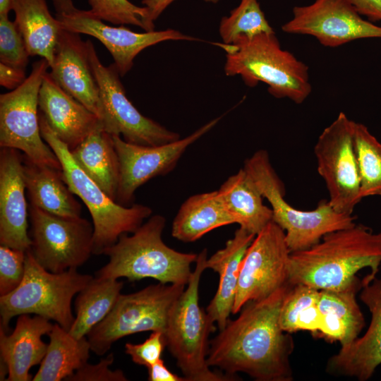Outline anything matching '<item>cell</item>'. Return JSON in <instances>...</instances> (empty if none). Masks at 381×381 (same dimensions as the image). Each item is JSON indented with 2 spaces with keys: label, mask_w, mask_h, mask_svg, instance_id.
Here are the masks:
<instances>
[{
  "label": "cell",
  "mask_w": 381,
  "mask_h": 381,
  "mask_svg": "<svg viewBox=\"0 0 381 381\" xmlns=\"http://www.w3.org/2000/svg\"><path fill=\"white\" fill-rule=\"evenodd\" d=\"M165 346L164 332L155 331L152 332L143 343L127 342L125 345V351L133 363L148 368L162 358Z\"/></svg>",
  "instance_id": "74e56055"
},
{
  "label": "cell",
  "mask_w": 381,
  "mask_h": 381,
  "mask_svg": "<svg viewBox=\"0 0 381 381\" xmlns=\"http://www.w3.org/2000/svg\"><path fill=\"white\" fill-rule=\"evenodd\" d=\"M183 284H152L119 296L107 316L87 335L91 351L105 354L117 340L139 332L164 333L170 310L185 289Z\"/></svg>",
  "instance_id": "9c48e42d"
},
{
  "label": "cell",
  "mask_w": 381,
  "mask_h": 381,
  "mask_svg": "<svg viewBox=\"0 0 381 381\" xmlns=\"http://www.w3.org/2000/svg\"><path fill=\"white\" fill-rule=\"evenodd\" d=\"M165 218L151 217L131 236L122 234L117 242L104 250L109 262L96 272V277L130 282L152 278L162 284L187 285L190 266L198 254L181 253L167 246L162 240Z\"/></svg>",
  "instance_id": "277c9868"
},
{
  "label": "cell",
  "mask_w": 381,
  "mask_h": 381,
  "mask_svg": "<svg viewBox=\"0 0 381 381\" xmlns=\"http://www.w3.org/2000/svg\"><path fill=\"white\" fill-rule=\"evenodd\" d=\"M52 1L56 11V15L70 13L77 9L72 0H52Z\"/></svg>",
  "instance_id": "ee69618b"
},
{
  "label": "cell",
  "mask_w": 381,
  "mask_h": 381,
  "mask_svg": "<svg viewBox=\"0 0 381 381\" xmlns=\"http://www.w3.org/2000/svg\"><path fill=\"white\" fill-rule=\"evenodd\" d=\"M286 33L314 37L323 46L337 47L365 38H381V26L363 19L350 0H315L293 8L282 26Z\"/></svg>",
  "instance_id": "9a60e30c"
},
{
  "label": "cell",
  "mask_w": 381,
  "mask_h": 381,
  "mask_svg": "<svg viewBox=\"0 0 381 381\" xmlns=\"http://www.w3.org/2000/svg\"><path fill=\"white\" fill-rule=\"evenodd\" d=\"M49 72L52 79L101 121L103 107L99 89L80 34L62 29Z\"/></svg>",
  "instance_id": "d6986e66"
},
{
  "label": "cell",
  "mask_w": 381,
  "mask_h": 381,
  "mask_svg": "<svg viewBox=\"0 0 381 381\" xmlns=\"http://www.w3.org/2000/svg\"><path fill=\"white\" fill-rule=\"evenodd\" d=\"M54 325L40 315H20L14 330L7 334L0 327L1 363L8 370V381H29V370L44 358L48 344L42 337L48 334Z\"/></svg>",
  "instance_id": "7402d4cb"
},
{
  "label": "cell",
  "mask_w": 381,
  "mask_h": 381,
  "mask_svg": "<svg viewBox=\"0 0 381 381\" xmlns=\"http://www.w3.org/2000/svg\"><path fill=\"white\" fill-rule=\"evenodd\" d=\"M90 12L114 25H133L143 29L147 15L145 6H137L128 0H87Z\"/></svg>",
  "instance_id": "e575fe53"
},
{
  "label": "cell",
  "mask_w": 381,
  "mask_h": 381,
  "mask_svg": "<svg viewBox=\"0 0 381 381\" xmlns=\"http://www.w3.org/2000/svg\"><path fill=\"white\" fill-rule=\"evenodd\" d=\"M30 251L53 273L82 266L92 254L93 225L86 219L57 216L30 205Z\"/></svg>",
  "instance_id": "4fadbf2b"
},
{
  "label": "cell",
  "mask_w": 381,
  "mask_h": 381,
  "mask_svg": "<svg viewBox=\"0 0 381 381\" xmlns=\"http://www.w3.org/2000/svg\"><path fill=\"white\" fill-rule=\"evenodd\" d=\"M255 235L239 227L225 247L217 250L206 260V268L218 273L219 283L217 292L206 308V313L219 330L229 320L237 291L241 265L248 246Z\"/></svg>",
  "instance_id": "603a6c76"
},
{
  "label": "cell",
  "mask_w": 381,
  "mask_h": 381,
  "mask_svg": "<svg viewBox=\"0 0 381 381\" xmlns=\"http://www.w3.org/2000/svg\"><path fill=\"white\" fill-rule=\"evenodd\" d=\"M356 10L371 22L381 20V0H350Z\"/></svg>",
  "instance_id": "b9f144b4"
},
{
  "label": "cell",
  "mask_w": 381,
  "mask_h": 381,
  "mask_svg": "<svg viewBox=\"0 0 381 381\" xmlns=\"http://www.w3.org/2000/svg\"><path fill=\"white\" fill-rule=\"evenodd\" d=\"M362 288L357 277L346 287L338 290H320L318 308L321 316L319 338L339 341L344 346L354 341L365 326L364 315L356 300Z\"/></svg>",
  "instance_id": "cb8c5ba5"
},
{
  "label": "cell",
  "mask_w": 381,
  "mask_h": 381,
  "mask_svg": "<svg viewBox=\"0 0 381 381\" xmlns=\"http://www.w3.org/2000/svg\"><path fill=\"white\" fill-rule=\"evenodd\" d=\"M70 152L79 167L116 201L120 164L112 135L99 128Z\"/></svg>",
  "instance_id": "83f0119b"
},
{
  "label": "cell",
  "mask_w": 381,
  "mask_h": 381,
  "mask_svg": "<svg viewBox=\"0 0 381 381\" xmlns=\"http://www.w3.org/2000/svg\"><path fill=\"white\" fill-rule=\"evenodd\" d=\"M48 335L46 354L32 381L65 380L87 363L91 349L86 337L76 339L57 323Z\"/></svg>",
  "instance_id": "f546056e"
},
{
  "label": "cell",
  "mask_w": 381,
  "mask_h": 381,
  "mask_svg": "<svg viewBox=\"0 0 381 381\" xmlns=\"http://www.w3.org/2000/svg\"><path fill=\"white\" fill-rule=\"evenodd\" d=\"M220 119H214L184 138L161 145L132 144L119 135H112L120 164L116 202L126 207L132 205L138 188L171 171L187 147L211 130Z\"/></svg>",
  "instance_id": "2e32d148"
},
{
  "label": "cell",
  "mask_w": 381,
  "mask_h": 381,
  "mask_svg": "<svg viewBox=\"0 0 381 381\" xmlns=\"http://www.w3.org/2000/svg\"><path fill=\"white\" fill-rule=\"evenodd\" d=\"M353 146L360 177V196H381V143L366 126L354 121Z\"/></svg>",
  "instance_id": "d6a6232c"
},
{
  "label": "cell",
  "mask_w": 381,
  "mask_h": 381,
  "mask_svg": "<svg viewBox=\"0 0 381 381\" xmlns=\"http://www.w3.org/2000/svg\"><path fill=\"white\" fill-rule=\"evenodd\" d=\"M274 32L258 0H241L229 16L222 18L219 28L222 43L226 44L240 37L253 38L259 34Z\"/></svg>",
  "instance_id": "836d02e7"
},
{
  "label": "cell",
  "mask_w": 381,
  "mask_h": 381,
  "mask_svg": "<svg viewBox=\"0 0 381 381\" xmlns=\"http://www.w3.org/2000/svg\"><path fill=\"white\" fill-rule=\"evenodd\" d=\"M30 55L15 22L0 16V63L26 70Z\"/></svg>",
  "instance_id": "d590c367"
},
{
  "label": "cell",
  "mask_w": 381,
  "mask_h": 381,
  "mask_svg": "<svg viewBox=\"0 0 381 381\" xmlns=\"http://www.w3.org/2000/svg\"><path fill=\"white\" fill-rule=\"evenodd\" d=\"M93 277L79 273L76 268L60 273L49 272L36 261L30 249L26 250L23 281L11 293L0 296V327L8 332L13 317L32 313L52 320L69 331L75 321L72 299Z\"/></svg>",
  "instance_id": "ba28073f"
},
{
  "label": "cell",
  "mask_w": 381,
  "mask_h": 381,
  "mask_svg": "<svg viewBox=\"0 0 381 381\" xmlns=\"http://www.w3.org/2000/svg\"><path fill=\"white\" fill-rule=\"evenodd\" d=\"M49 63L41 59L16 89L0 95V147L16 149L35 163L62 171L57 156L40 132L38 97Z\"/></svg>",
  "instance_id": "30bf717a"
},
{
  "label": "cell",
  "mask_w": 381,
  "mask_h": 381,
  "mask_svg": "<svg viewBox=\"0 0 381 381\" xmlns=\"http://www.w3.org/2000/svg\"><path fill=\"white\" fill-rule=\"evenodd\" d=\"M39 121L43 140L61 162L64 181L90 213L94 228L92 254L101 255L122 234L135 232L152 211L140 204L123 206L110 198L79 167L67 145L54 135L40 111Z\"/></svg>",
  "instance_id": "52a82bcc"
},
{
  "label": "cell",
  "mask_w": 381,
  "mask_h": 381,
  "mask_svg": "<svg viewBox=\"0 0 381 381\" xmlns=\"http://www.w3.org/2000/svg\"><path fill=\"white\" fill-rule=\"evenodd\" d=\"M361 301L370 313V321L364 334L351 344L341 346L327 361L326 372L337 376L367 381L381 364V277L371 281L363 278Z\"/></svg>",
  "instance_id": "ac0fdd59"
},
{
  "label": "cell",
  "mask_w": 381,
  "mask_h": 381,
  "mask_svg": "<svg viewBox=\"0 0 381 381\" xmlns=\"http://www.w3.org/2000/svg\"><path fill=\"white\" fill-rule=\"evenodd\" d=\"M354 121L340 112L319 135L314 147L318 171L329 193V203L337 212L352 214L362 200L353 146Z\"/></svg>",
  "instance_id": "7c38bea8"
},
{
  "label": "cell",
  "mask_w": 381,
  "mask_h": 381,
  "mask_svg": "<svg viewBox=\"0 0 381 381\" xmlns=\"http://www.w3.org/2000/svg\"><path fill=\"white\" fill-rule=\"evenodd\" d=\"M235 223L218 190H214L194 195L181 205L172 222L171 236L193 242L216 228Z\"/></svg>",
  "instance_id": "4316f807"
},
{
  "label": "cell",
  "mask_w": 381,
  "mask_h": 381,
  "mask_svg": "<svg viewBox=\"0 0 381 381\" xmlns=\"http://www.w3.org/2000/svg\"><path fill=\"white\" fill-rule=\"evenodd\" d=\"M207 250L198 255L187 287L173 305L164 331L166 346L186 381H231L233 377L210 369L207 362L208 337L215 326L199 305V284L206 268Z\"/></svg>",
  "instance_id": "5b68a950"
},
{
  "label": "cell",
  "mask_w": 381,
  "mask_h": 381,
  "mask_svg": "<svg viewBox=\"0 0 381 381\" xmlns=\"http://www.w3.org/2000/svg\"><path fill=\"white\" fill-rule=\"evenodd\" d=\"M12 10L29 55L46 59L50 67L63 28L51 14L46 0H12Z\"/></svg>",
  "instance_id": "484cf974"
},
{
  "label": "cell",
  "mask_w": 381,
  "mask_h": 381,
  "mask_svg": "<svg viewBox=\"0 0 381 381\" xmlns=\"http://www.w3.org/2000/svg\"><path fill=\"white\" fill-rule=\"evenodd\" d=\"M25 252L0 246V296L11 293L23 281Z\"/></svg>",
  "instance_id": "8d00e7d4"
},
{
  "label": "cell",
  "mask_w": 381,
  "mask_h": 381,
  "mask_svg": "<svg viewBox=\"0 0 381 381\" xmlns=\"http://www.w3.org/2000/svg\"><path fill=\"white\" fill-rule=\"evenodd\" d=\"M243 169L254 181L272 210V221L285 232L291 253L308 249L334 231L355 224V217L337 212L328 200H321L312 210H301L284 199V187L273 169L266 150L256 151Z\"/></svg>",
  "instance_id": "8992f818"
},
{
  "label": "cell",
  "mask_w": 381,
  "mask_h": 381,
  "mask_svg": "<svg viewBox=\"0 0 381 381\" xmlns=\"http://www.w3.org/2000/svg\"><path fill=\"white\" fill-rule=\"evenodd\" d=\"M217 190L236 224L249 233L258 234L272 221V209L264 205L261 193L243 168Z\"/></svg>",
  "instance_id": "f1b7e54d"
},
{
  "label": "cell",
  "mask_w": 381,
  "mask_h": 381,
  "mask_svg": "<svg viewBox=\"0 0 381 381\" xmlns=\"http://www.w3.org/2000/svg\"><path fill=\"white\" fill-rule=\"evenodd\" d=\"M320 290L304 284L292 285L279 313L281 328L289 334L309 331L319 338L321 316L318 308Z\"/></svg>",
  "instance_id": "1f68e13d"
},
{
  "label": "cell",
  "mask_w": 381,
  "mask_h": 381,
  "mask_svg": "<svg viewBox=\"0 0 381 381\" xmlns=\"http://www.w3.org/2000/svg\"><path fill=\"white\" fill-rule=\"evenodd\" d=\"M56 18L63 29L97 39L112 56L121 77L131 69L135 56L148 47L167 40H198L173 29L136 32L125 25H109L90 10L77 8L70 13L56 15Z\"/></svg>",
  "instance_id": "e0dca14e"
},
{
  "label": "cell",
  "mask_w": 381,
  "mask_h": 381,
  "mask_svg": "<svg viewBox=\"0 0 381 381\" xmlns=\"http://www.w3.org/2000/svg\"><path fill=\"white\" fill-rule=\"evenodd\" d=\"M123 286L118 279L93 277L78 293L74 302L76 316L69 333L76 339L87 337L112 310Z\"/></svg>",
  "instance_id": "4dcf8cb0"
},
{
  "label": "cell",
  "mask_w": 381,
  "mask_h": 381,
  "mask_svg": "<svg viewBox=\"0 0 381 381\" xmlns=\"http://www.w3.org/2000/svg\"><path fill=\"white\" fill-rule=\"evenodd\" d=\"M290 254L284 231L273 221L255 235L241 262L231 313L240 312L249 301L268 297L289 282Z\"/></svg>",
  "instance_id": "5bb4252c"
},
{
  "label": "cell",
  "mask_w": 381,
  "mask_h": 381,
  "mask_svg": "<svg viewBox=\"0 0 381 381\" xmlns=\"http://www.w3.org/2000/svg\"><path fill=\"white\" fill-rule=\"evenodd\" d=\"M23 163L31 205L63 217H80L81 205L64 181L62 171L35 163L24 155Z\"/></svg>",
  "instance_id": "d4e9b609"
},
{
  "label": "cell",
  "mask_w": 381,
  "mask_h": 381,
  "mask_svg": "<svg viewBox=\"0 0 381 381\" xmlns=\"http://www.w3.org/2000/svg\"><path fill=\"white\" fill-rule=\"evenodd\" d=\"M23 155L13 148L0 151V244L26 251L32 240L28 234Z\"/></svg>",
  "instance_id": "ffe728a7"
},
{
  "label": "cell",
  "mask_w": 381,
  "mask_h": 381,
  "mask_svg": "<svg viewBox=\"0 0 381 381\" xmlns=\"http://www.w3.org/2000/svg\"><path fill=\"white\" fill-rule=\"evenodd\" d=\"M86 43L99 89L103 130L111 135L121 136L127 143L139 145H161L180 139L178 133L140 114L127 97L115 65L104 66L91 40H87Z\"/></svg>",
  "instance_id": "8fae6325"
},
{
  "label": "cell",
  "mask_w": 381,
  "mask_h": 381,
  "mask_svg": "<svg viewBox=\"0 0 381 381\" xmlns=\"http://www.w3.org/2000/svg\"><path fill=\"white\" fill-rule=\"evenodd\" d=\"M215 44L226 52V75H239L250 87L264 83L273 97L288 98L298 104L311 93L308 66L281 47L274 32Z\"/></svg>",
  "instance_id": "3957f363"
},
{
  "label": "cell",
  "mask_w": 381,
  "mask_h": 381,
  "mask_svg": "<svg viewBox=\"0 0 381 381\" xmlns=\"http://www.w3.org/2000/svg\"><path fill=\"white\" fill-rule=\"evenodd\" d=\"M147 369L150 381H186L183 376H178L169 370L162 358L148 367Z\"/></svg>",
  "instance_id": "7bdbcfd3"
},
{
  "label": "cell",
  "mask_w": 381,
  "mask_h": 381,
  "mask_svg": "<svg viewBox=\"0 0 381 381\" xmlns=\"http://www.w3.org/2000/svg\"><path fill=\"white\" fill-rule=\"evenodd\" d=\"M292 285L288 282L265 298L248 302L235 320H229L210 341L209 366L235 380L243 373L256 381H292L294 341L279 324L281 307Z\"/></svg>",
  "instance_id": "6da1fadb"
},
{
  "label": "cell",
  "mask_w": 381,
  "mask_h": 381,
  "mask_svg": "<svg viewBox=\"0 0 381 381\" xmlns=\"http://www.w3.org/2000/svg\"><path fill=\"white\" fill-rule=\"evenodd\" d=\"M114 360L112 353L97 364L86 363L65 380L68 381H126L128 379L121 370H111Z\"/></svg>",
  "instance_id": "f35d334b"
},
{
  "label": "cell",
  "mask_w": 381,
  "mask_h": 381,
  "mask_svg": "<svg viewBox=\"0 0 381 381\" xmlns=\"http://www.w3.org/2000/svg\"><path fill=\"white\" fill-rule=\"evenodd\" d=\"M38 106L50 129L70 151L90 133L102 128L98 116L66 92L49 72L40 89Z\"/></svg>",
  "instance_id": "44dd1931"
},
{
  "label": "cell",
  "mask_w": 381,
  "mask_h": 381,
  "mask_svg": "<svg viewBox=\"0 0 381 381\" xmlns=\"http://www.w3.org/2000/svg\"><path fill=\"white\" fill-rule=\"evenodd\" d=\"M175 0H142V4L147 9V15L143 20L145 31L154 30V22L161 13ZM206 2L216 4L219 0H204Z\"/></svg>",
  "instance_id": "ab89813d"
},
{
  "label": "cell",
  "mask_w": 381,
  "mask_h": 381,
  "mask_svg": "<svg viewBox=\"0 0 381 381\" xmlns=\"http://www.w3.org/2000/svg\"><path fill=\"white\" fill-rule=\"evenodd\" d=\"M12 10V0H0V16H8Z\"/></svg>",
  "instance_id": "f6af8a7d"
},
{
  "label": "cell",
  "mask_w": 381,
  "mask_h": 381,
  "mask_svg": "<svg viewBox=\"0 0 381 381\" xmlns=\"http://www.w3.org/2000/svg\"><path fill=\"white\" fill-rule=\"evenodd\" d=\"M25 73L26 70L0 63V85L11 90L16 89L26 80Z\"/></svg>",
  "instance_id": "60d3db41"
},
{
  "label": "cell",
  "mask_w": 381,
  "mask_h": 381,
  "mask_svg": "<svg viewBox=\"0 0 381 381\" xmlns=\"http://www.w3.org/2000/svg\"><path fill=\"white\" fill-rule=\"evenodd\" d=\"M381 265V231L362 224L325 235L312 247L291 253L288 263L290 284L318 290H338L350 284L361 270L368 268L373 279Z\"/></svg>",
  "instance_id": "7a4b0ae2"
}]
</instances>
